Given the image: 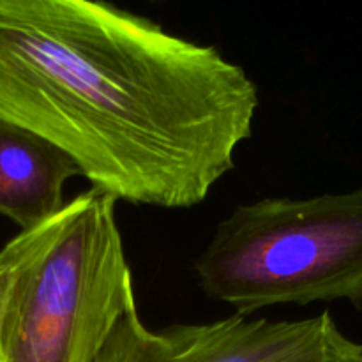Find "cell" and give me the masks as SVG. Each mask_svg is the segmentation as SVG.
<instances>
[{
  "label": "cell",
  "mask_w": 362,
  "mask_h": 362,
  "mask_svg": "<svg viewBox=\"0 0 362 362\" xmlns=\"http://www.w3.org/2000/svg\"><path fill=\"white\" fill-rule=\"evenodd\" d=\"M362 345L329 313L303 320L230 315L152 331L138 310L117 324L95 362H361Z\"/></svg>",
  "instance_id": "cell-4"
},
{
  "label": "cell",
  "mask_w": 362,
  "mask_h": 362,
  "mask_svg": "<svg viewBox=\"0 0 362 362\" xmlns=\"http://www.w3.org/2000/svg\"><path fill=\"white\" fill-rule=\"evenodd\" d=\"M258 88L218 48L90 0H0V120L117 202L191 209L235 168Z\"/></svg>",
  "instance_id": "cell-1"
},
{
  "label": "cell",
  "mask_w": 362,
  "mask_h": 362,
  "mask_svg": "<svg viewBox=\"0 0 362 362\" xmlns=\"http://www.w3.org/2000/svg\"><path fill=\"white\" fill-rule=\"evenodd\" d=\"M361 362H362V361H361Z\"/></svg>",
  "instance_id": "cell-7"
},
{
  "label": "cell",
  "mask_w": 362,
  "mask_h": 362,
  "mask_svg": "<svg viewBox=\"0 0 362 362\" xmlns=\"http://www.w3.org/2000/svg\"><path fill=\"white\" fill-rule=\"evenodd\" d=\"M115 207L90 187L0 250L9 272L0 362H95L138 310Z\"/></svg>",
  "instance_id": "cell-2"
},
{
  "label": "cell",
  "mask_w": 362,
  "mask_h": 362,
  "mask_svg": "<svg viewBox=\"0 0 362 362\" xmlns=\"http://www.w3.org/2000/svg\"><path fill=\"white\" fill-rule=\"evenodd\" d=\"M81 175L73 158L46 138L0 120V214L32 230L59 214L64 184Z\"/></svg>",
  "instance_id": "cell-5"
},
{
  "label": "cell",
  "mask_w": 362,
  "mask_h": 362,
  "mask_svg": "<svg viewBox=\"0 0 362 362\" xmlns=\"http://www.w3.org/2000/svg\"><path fill=\"white\" fill-rule=\"evenodd\" d=\"M7 290H9V272L4 265H0V324H2L4 308H6Z\"/></svg>",
  "instance_id": "cell-6"
},
{
  "label": "cell",
  "mask_w": 362,
  "mask_h": 362,
  "mask_svg": "<svg viewBox=\"0 0 362 362\" xmlns=\"http://www.w3.org/2000/svg\"><path fill=\"white\" fill-rule=\"evenodd\" d=\"M194 274L209 299L243 317L331 300L362 310V186L239 205L219 221Z\"/></svg>",
  "instance_id": "cell-3"
}]
</instances>
